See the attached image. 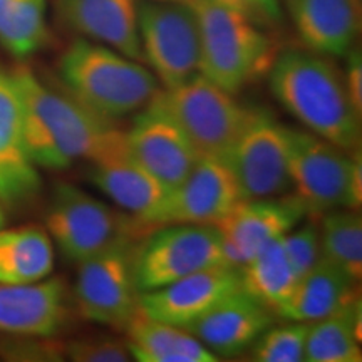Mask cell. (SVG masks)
Here are the masks:
<instances>
[{
	"instance_id": "cell-1",
	"label": "cell",
	"mask_w": 362,
	"mask_h": 362,
	"mask_svg": "<svg viewBox=\"0 0 362 362\" xmlns=\"http://www.w3.org/2000/svg\"><path fill=\"white\" fill-rule=\"evenodd\" d=\"M19 93L27 151L37 168L61 171L126 146V131L64 89L45 84L27 66L11 71Z\"/></svg>"
},
{
	"instance_id": "cell-2",
	"label": "cell",
	"mask_w": 362,
	"mask_h": 362,
	"mask_svg": "<svg viewBox=\"0 0 362 362\" xmlns=\"http://www.w3.org/2000/svg\"><path fill=\"white\" fill-rule=\"evenodd\" d=\"M274 98L312 134L344 151H359L361 115L352 106L344 72L322 54L291 49L269 71Z\"/></svg>"
},
{
	"instance_id": "cell-3",
	"label": "cell",
	"mask_w": 362,
	"mask_h": 362,
	"mask_svg": "<svg viewBox=\"0 0 362 362\" xmlns=\"http://www.w3.org/2000/svg\"><path fill=\"white\" fill-rule=\"evenodd\" d=\"M62 89L107 119H119L148 106L160 81L138 61L93 42L74 40L59 59Z\"/></svg>"
},
{
	"instance_id": "cell-4",
	"label": "cell",
	"mask_w": 362,
	"mask_h": 362,
	"mask_svg": "<svg viewBox=\"0 0 362 362\" xmlns=\"http://www.w3.org/2000/svg\"><path fill=\"white\" fill-rule=\"evenodd\" d=\"M200 29L198 74L237 94L269 74L277 47L262 27L208 0H188Z\"/></svg>"
},
{
	"instance_id": "cell-5",
	"label": "cell",
	"mask_w": 362,
	"mask_h": 362,
	"mask_svg": "<svg viewBox=\"0 0 362 362\" xmlns=\"http://www.w3.org/2000/svg\"><path fill=\"white\" fill-rule=\"evenodd\" d=\"M288 171L292 193L307 215L337 208L357 210L362 202L361 153L344 151L310 131L288 128Z\"/></svg>"
},
{
	"instance_id": "cell-6",
	"label": "cell",
	"mask_w": 362,
	"mask_h": 362,
	"mask_svg": "<svg viewBox=\"0 0 362 362\" xmlns=\"http://www.w3.org/2000/svg\"><path fill=\"white\" fill-rule=\"evenodd\" d=\"M155 101L173 117L198 158L225 160L252 110L235 101L233 94L194 74L175 88L160 89Z\"/></svg>"
},
{
	"instance_id": "cell-7",
	"label": "cell",
	"mask_w": 362,
	"mask_h": 362,
	"mask_svg": "<svg viewBox=\"0 0 362 362\" xmlns=\"http://www.w3.org/2000/svg\"><path fill=\"white\" fill-rule=\"evenodd\" d=\"M134 225V218H126L69 183L56 185L45 211V232L62 255L76 264L131 240Z\"/></svg>"
},
{
	"instance_id": "cell-8",
	"label": "cell",
	"mask_w": 362,
	"mask_h": 362,
	"mask_svg": "<svg viewBox=\"0 0 362 362\" xmlns=\"http://www.w3.org/2000/svg\"><path fill=\"white\" fill-rule=\"evenodd\" d=\"M230 264L215 225H165L133 252L138 292H149L197 274Z\"/></svg>"
},
{
	"instance_id": "cell-9",
	"label": "cell",
	"mask_w": 362,
	"mask_h": 362,
	"mask_svg": "<svg viewBox=\"0 0 362 362\" xmlns=\"http://www.w3.org/2000/svg\"><path fill=\"white\" fill-rule=\"evenodd\" d=\"M138 33L143 59H146L165 89L198 74L200 29L188 0H144L138 4Z\"/></svg>"
},
{
	"instance_id": "cell-10",
	"label": "cell",
	"mask_w": 362,
	"mask_h": 362,
	"mask_svg": "<svg viewBox=\"0 0 362 362\" xmlns=\"http://www.w3.org/2000/svg\"><path fill=\"white\" fill-rule=\"evenodd\" d=\"M223 161L237 180L242 198L282 197L292 192L288 128L270 112L252 110Z\"/></svg>"
},
{
	"instance_id": "cell-11",
	"label": "cell",
	"mask_w": 362,
	"mask_h": 362,
	"mask_svg": "<svg viewBox=\"0 0 362 362\" xmlns=\"http://www.w3.org/2000/svg\"><path fill=\"white\" fill-rule=\"evenodd\" d=\"M131 240L116 243L78 264L76 304L84 319L124 330L138 312Z\"/></svg>"
},
{
	"instance_id": "cell-12",
	"label": "cell",
	"mask_w": 362,
	"mask_h": 362,
	"mask_svg": "<svg viewBox=\"0 0 362 362\" xmlns=\"http://www.w3.org/2000/svg\"><path fill=\"white\" fill-rule=\"evenodd\" d=\"M242 200L238 183L221 160L200 158L187 178L168 189L143 218L141 228L165 225H215Z\"/></svg>"
},
{
	"instance_id": "cell-13",
	"label": "cell",
	"mask_w": 362,
	"mask_h": 362,
	"mask_svg": "<svg viewBox=\"0 0 362 362\" xmlns=\"http://www.w3.org/2000/svg\"><path fill=\"white\" fill-rule=\"evenodd\" d=\"M307 216L296 194L242 198L215 228L218 230L226 260L243 265L270 242L284 237Z\"/></svg>"
},
{
	"instance_id": "cell-14",
	"label": "cell",
	"mask_w": 362,
	"mask_h": 362,
	"mask_svg": "<svg viewBox=\"0 0 362 362\" xmlns=\"http://www.w3.org/2000/svg\"><path fill=\"white\" fill-rule=\"evenodd\" d=\"M126 148L168 189L187 178L200 160L180 126L155 98L138 111L129 131H126Z\"/></svg>"
},
{
	"instance_id": "cell-15",
	"label": "cell",
	"mask_w": 362,
	"mask_h": 362,
	"mask_svg": "<svg viewBox=\"0 0 362 362\" xmlns=\"http://www.w3.org/2000/svg\"><path fill=\"white\" fill-rule=\"evenodd\" d=\"M240 287V265L225 264L187 275L156 291L141 292L138 305L151 319L187 329Z\"/></svg>"
},
{
	"instance_id": "cell-16",
	"label": "cell",
	"mask_w": 362,
	"mask_h": 362,
	"mask_svg": "<svg viewBox=\"0 0 362 362\" xmlns=\"http://www.w3.org/2000/svg\"><path fill=\"white\" fill-rule=\"evenodd\" d=\"M39 192L40 175L27 151L19 93L11 71L0 67V203L25 205Z\"/></svg>"
},
{
	"instance_id": "cell-17",
	"label": "cell",
	"mask_w": 362,
	"mask_h": 362,
	"mask_svg": "<svg viewBox=\"0 0 362 362\" xmlns=\"http://www.w3.org/2000/svg\"><path fill=\"white\" fill-rule=\"evenodd\" d=\"M274 315L270 307L240 287L187 330L215 356L233 357L250 349L257 339L274 325Z\"/></svg>"
},
{
	"instance_id": "cell-18",
	"label": "cell",
	"mask_w": 362,
	"mask_h": 362,
	"mask_svg": "<svg viewBox=\"0 0 362 362\" xmlns=\"http://www.w3.org/2000/svg\"><path fill=\"white\" fill-rule=\"evenodd\" d=\"M56 8L62 24L83 39L107 45L134 61L143 59L136 0H56Z\"/></svg>"
},
{
	"instance_id": "cell-19",
	"label": "cell",
	"mask_w": 362,
	"mask_h": 362,
	"mask_svg": "<svg viewBox=\"0 0 362 362\" xmlns=\"http://www.w3.org/2000/svg\"><path fill=\"white\" fill-rule=\"evenodd\" d=\"M66 319V288L59 279L0 284V336L54 337Z\"/></svg>"
},
{
	"instance_id": "cell-20",
	"label": "cell",
	"mask_w": 362,
	"mask_h": 362,
	"mask_svg": "<svg viewBox=\"0 0 362 362\" xmlns=\"http://www.w3.org/2000/svg\"><path fill=\"white\" fill-rule=\"evenodd\" d=\"M298 37L312 52L342 57L361 30V0H287Z\"/></svg>"
},
{
	"instance_id": "cell-21",
	"label": "cell",
	"mask_w": 362,
	"mask_h": 362,
	"mask_svg": "<svg viewBox=\"0 0 362 362\" xmlns=\"http://www.w3.org/2000/svg\"><path fill=\"white\" fill-rule=\"evenodd\" d=\"M89 178L134 220L148 215L168 193V188L144 170L126 146L90 161Z\"/></svg>"
},
{
	"instance_id": "cell-22",
	"label": "cell",
	"mask_w": 362,
	"mask_h": 362,
	"mask_svg": "<svg viewBox=\"0 0 362 362\" xmlns=\"http://www.w3.org/2000/svg\"><path fill=\"white\" fill-rule=\"evenodd\" d=\"M357 296V280L320 255L314 267L297 279L291 297L277 315L296 322H315Z\"/></svg>"
},
{
	"instance_id": "cell-23",
	"label": "cell",
	"mask_w": 362,
	"mask_h": 362,
	"mask_svg": "<svg viewBox=\"0 0 362 362\" xmlns=\"http://www.w3.org/2000/svg\"><path fill=\"white\" fill-rule=\"evenodd\" d=\"M126 330V346L139 362H218L187 329L155 320L138 309Z\"/></svg>"
},
{
	"instance_id": "cell-24",
	"label": "cell",
	"mask_w": 362,
	"mask_h": 362,
	"mask_svg": "<svg viewBox=\"0 0 362 362\" xmlns=\"http://www.w3.org/2000/svg\"><path fill=\"white\" fill-rule=\"evenodd\" d=\"M54 270V243L40 226L0 228V284L24 285L47 279Z\"/></svg>"
},
{
	"instance_id": "cell-25",
	"label": "cell",
	"mask_w": 362,
	"mask_h": 362,
	"mask_svg": "<svg viewBox=\"0 0 362 362\" xmlns=\"http://www.w3.org/2000/svg\"><path fill=\"white\" fill-rule=\"evenodd\" d=\"M362 304L359 296L332 314L310 322L305 342L309 362H361Z\"/></svg>"
},
{
	"instance_id": "cell-26",
	"label": "cell",
	"mask_w": 362,
	"mask_h": 362,
	"mask_svg": "<svg viewBox=\"0 0 362 362\" xmlns=\"http://www.w3.org/2000/svg\"><path fill=\"white\" fill-rule=\"evenodd\" d=\"M242 287L277 315L296 287L297 274L284 250L282 237L270 242L250 260L240 265Z\"/></svg>"
},
{
	"instance_id": "cell-27",
	"label": "cell",
	"mask_w": 362,
	"mask_h": 362,
	"mask_svg": "<svg viewBox=\"0 0 362 362\" xmlns=\"http://www.w3.org/2000/svg\"><path fill=\"white\" fill-rule=\"evenodd\" d=\"M45 40V0H0V45L11 56H34Z\"/></svg>"
},
{
	"instance_id": "cell-28",
	"label": "cell",
	"mask_w": 362,
	"mask_h": 362,
	"mask_svg": "<svg viewBox=\"0 0 362 362\" xmlns=\"http://www.w3.org/2000/svg\"><path fill=\"white\" fill-rule=\"evenodd\" d=\"M320 216V255L359 282L362 275L361 215L351 208H337Z\"/></svg>"
},
{
	"instance_id": "cell-29",
	"label": "cell",
	"mask_w": 362,
	"mask_h": 362,
	"mask_svg": "<svg viewBox=\"0 0 362 362\" xmlns=\"http://www.w3.org/2000/svg\"><path fill=\"white\" fill-rule=\"evenodd\" d=\"M310 322H296L274 327L270 325L253 344V361L257 362H302L305 361V342Z\"/></svg>"
},
{
	"instance_id": "cell-30",
	"label": "cell",
	"mask_w": 362,
	"mask_h": 362,
	"mask_svg": "<svg viewBox=\"0 0 362 362\" xmlns=\"http://www.w3.org/2000/svg\"><path fill=\"white\" fill-rule=\"evenodd\" d=\"M0 357L17 362H54L66 359L64 346L52 337L4 336L0 337Z\"/></svg>"
},
{
	"instance_id": "cell-31",
	"label": "cell",
	"mask_w": 362,
	"mask_h": 362,
	"mask_svg": "<svg viewBox=\"0 0 362 362\" xmlns=\"http://www.w3.org/2000/svg\"><path fill=\"white\" fill-rule=\"evenodd\" d=\"M282 243L297 277H300L314 267L320 257L319 225L315 223L314 218L305 223H298L291 232L284 235Z\"/></svg>"
},
{
	"instance_id": "cell-32",
	"label": "cell",
	"mask_w": 362,
	"mask_h": 362,
	"mask_svg": "<svg viewBox=\"0 0 362 362\" xmlns=\"http://www.w3.org/2000/svg\"><path fill=\"white\" fill-rule=\"evenodd\" d=\"M66 359L74 362H128L133 361L126 342L111 336L81 337L64 344Z\"/></svg>"
},
{
	"instance_id": "cell-33",
	"label": "cell",
	"mask_w": 362,
	"mask_h": 362,
	"mask_svg": "<svg viewBox=\"0 0 362 362\" xmlns=\"http://www.w3.org/2000/svg\"><path fill=\"white\" fill-rule=\"evenodd\" d=\"M208 2L237 12L262 29H274L284 21L280 0H208Z\"/></svg>"
},
{
	"instance_id": "cell-34",
	"label": "cell",
	"mask_w": 362,
	"mask_h": 362,
	"mask_svg": "<svg viewBox=\"0 0 362 362\" xmlns=\"http://www.w3.org/2000/svg\"><path fill=\"white\" fill-rule=\"evenodd\" d=\"M347 56V64L344 69V81L349 94L352 106L362 116V56L359 49L352 47Z\"/></svg>"
},
{
	"instance_id": "cell-35",
	"label": "cell",
	"mask_w": 362,
	"mask_h": 362,
	"mask_svg": "<svg viewBox=\"0 0 362 362\" xmlns=\"http://www.w3.org/2000/svg\"><path fill=\"white\" fill-rule=\"evenodd\" d=\"M4 223H6V214H4V205L0 203V228H2Z\"/></svg>"
},
{
	"instance_id": "cell-36",
	"label": "cell",
	"mask_w": 362,
	"mask_h": 362,
	"mask_svg": "<svg viewBox=\"0 0 362 362\" xmlns=\"http://www.w3.org/2000/svg\"><path fill=\"white\" fill-rule=\"evenodd\" d=\"M160 2H187V0H160Z\"/></svg>"
}]
</instances>
